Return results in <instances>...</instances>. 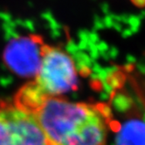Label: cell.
Listing matches in <instances>:
<instances>
[{"mask_svg": "<svg viewBox=\"0 0 145 145\" xmlns=\"http://www.w3.org/2000/svg\"><path fill=\"white\" fill-rule=\"evenodd\" d=\"M93 104L74 102L64 97H47L32 114L48 145H67Z\"/></svg>", "mask_w": 145, "mask_h": 145, "instance_id": "6da1fadb", "label": "cell"}, {"mask_svg": "<svg viewBox=\"0 0 145 145\" xmlns=\"http://www.w3.org/2000/svg\"><path fill=\"white\" fill-rule=\"evenodd\" d=\"M30 81L46 96L60 97L77 88L75 62L64 48L42 39L39 67Z\"/></svg>", "mask_w": 145, "mask_h": 145, "instance_id": "7a4b0ae2", "label": "cell"}, {"mask_svg": "<svg viewBox=\"0 0 145 145\" xmlns=\"http://www.w3.org/2000/svg\"><path fill=\"white\" fill-rule=\"evenodd\" d=\"M0 145H48L35 117L15 103L0 107Z\"/></svg>", "mask_w": 145, "mask_h": 145, "instance_id": "3957f363", "label": "cell"}, {"mask_svg": "<svg viewBox=\"0 0 145 145\" xmlns=\"http://www.w3.org/2000/svg\"><path fill=\"white\" fill-rule=\"evenodd\" d=\"M39 35L30 34L12 39L4 52V61L14 74L33 79L39 67L40 43Z\"/></svg>", "mask_w": 145, "mask_h": 145, "instance_id": "277c9868", "label": "cell"}, {"mask_svg": "<svg viewBox=\"0 0 145 145\" xmlns=\"http://www.w3.org/2000/svg\"><path fill=\"white\" fill-rule=\"evenodd\" d=\"M108 125L104 115L93 105L70 137L67 145H107Z\"/></svg>", "mask_w": 145, "mask_h": 145, "instance_id": "5b68a950", "label": "cell"}, {"mask_svg": "<svg viewBox=\"0 0 145 145\" xmlns=\"http://www.w3.org/2000/svg\"><path fill=\"white\" fill-rule=\"evenodd\" d=\"M117 145H145V124L142 121H129L119 131Z\"/></svg>", "mask_w": 145, "mask_h": 145, "instance_id": "8992f818", "label": "cell"}, {"mask_svg": "<svg viewBox=\"0 0 145 145\" xmlns=\"http://www.w3.org/2000/svg\"><path fill=\"white\" fill-rule=\"evenodd\" d=\"M129 2L137 8H145V0H129Z\"/></svg>", "mask_w": 145, "mask_h": 145, "instance_id": "52a82bcc", "label": "cell"}]
</instances>
